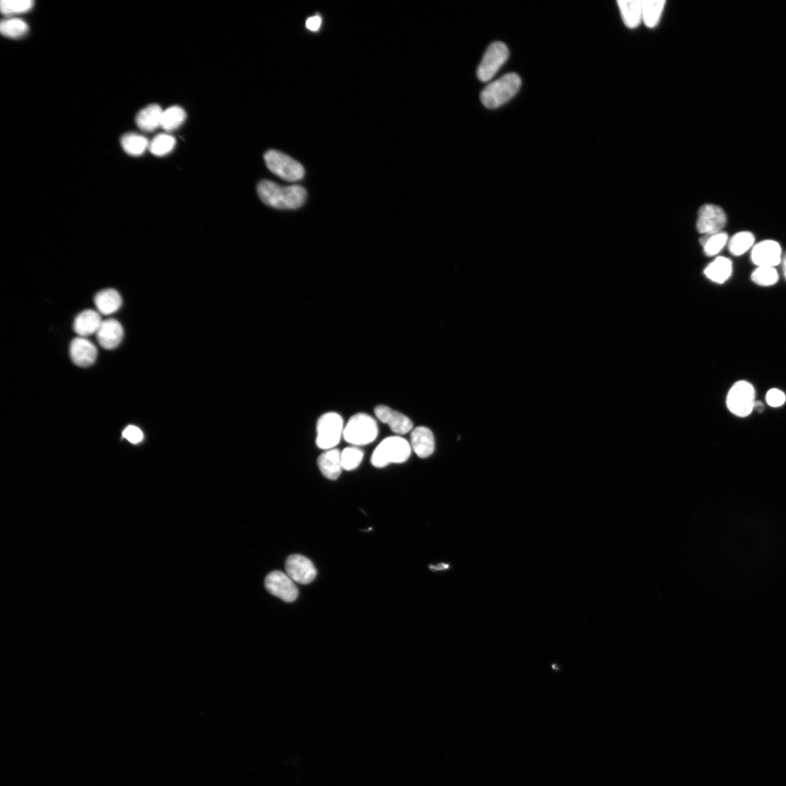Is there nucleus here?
<instances>
[{"label": "nucleus", "mask_w": 786, "mask_h": 786, "mask_svg": "<svg viewBox=\"0 0 786 786\" xmlns=\"http://www.w3.org/2000/svg\"><path fill=\"white\" fill-rule=\"evenodd\" d=\"M261 201L278 209H296L304 205L307 191L301 186L283 187L273 181H262L257 187Z\"/></svg>", "instance_id": "1"}, {"label": "nucleus", "mask_w": 786, "mask_h": 786, "mask_svg": "<svg viewBox=\"0 0 786 786\" xmlns=\"http://www.w3.org/2000/svg\"><path fill=\"white\" fill-rule=\"evenodd\" d=\"M521 85L520 77L510 73L490 83L481 93L484 107L496 109L510 101L519 91Z\"/></svg>", "instance_id": "2"}, {"label": "nucleus", "mask_w": 786, "mask_h": 786, "mask_svg": "<svg viewBox=\"0 0 786 786\" xmlns=\"http://www.w3.org/2000/svg\"><path fill=\"white\" fill-rule=\"evenodd\" d=\"M411 453L409 443L401 436H391L384 439L374 451L370 462L378 468L392 463H403L409 460Z\"/></svg>", "instance_id": "3"}, {"label": "nucleus", "mask_w": 786, "mask_h": 786, "mask_svg": "<svg viewBox=\"0 0 786 786\" xmlns=\"http://www.w3.org/2000/svg\"><path fill=\"white\" fill-rule=\"evenodd\" d=\"M379 428L376 420L368 414H355L345 425L343 438L354 447L366 446L376 440Z\"/></svg>", "instance_id": "4"}, {"label": "nucleus", "mask_w": 786, "mask_h": 786, "mask_svg": "<svg viewBox=\"0 0 786 786\" xmlns=\"http://www.w3.org/2000/svg\"><path fill=\"white\" fill-rule=\"evenodd\" d=\"M344 428V422L339 413L332 411L323 414L317 422L318 447L324 450L334 449L343 437Z\"/></svg>", "instance_id": "5"}, {"label": "nucleus", "mask_w": 786, "mask_h": 786, "mask_svg": "<svg viewBox=\"0 0 786 786\" xmlns=\"http://www.w3.org/2000/svg\"><path fill=\"white\" fill-rule=\"evenodd\" d=\"M265 161L271 172L285 181H296L305 176L303 166L281 152L268 151L265 154Z\"/></svg>", "instance_id": "6"}, {"label": "nucleus", "mask_w": 786, "mask_h": 786, "mask_svg": "<svg viewBox=\"0 0 786 786\" xmlns=\"http://www.w3.org/2000/svg\"><path fill=\"white\" fill-rule=\"evenodd\" d=\"M755 402V390L753 385L747 381L734 384L726 398L727 408L740 418L750 416Z\"/></svg>", "instance_id": "7"}, {"label": "nucleus", "mask_w": 786, "mask_h": 786, "mask_svg": "<svg viewBox=\"0 0 786 786\" xmlns=\"http://www.w3.org/2000/svg\"><path fill=\"white\" fill-rule=\"evenodd\" d=\"M509 57L507 46L502 42H494L485 51L478 71L477 76L481 82H488L506 62Z\"/></svg>", "instance_id": "8"}, {"label": "nucleus", "mask_w": 786, "mask_h": 786, "mask_svg": "<svg viewBox=\"0 0 786 786\" xmlns=\"http://www.w3.org/2000/svg\"><path fill=\"white\" fill-rule=\"evenodd\" d=\"M727 219L724 210L720 206L708 204L699 208L697 220V230L704 235L722 232Z\"/></svg>", "instance_id": "9"}, {"label": "nucleus", "mask_w": 786, "mask_h": 786, "mask_svg": "<svg viewBox=\"0 0 786 786\" xmlns=\"http://www.w3.org/2000/svg\"><path fill=\"white\" fill-rule=\"evenodd\" d=\"M267 591L283 602L292 603L298 595L294 582L281 571H274L269 573L265 581Z\"/></svg>", "instance_id": "10"}, {"label": "nucleus", "mask_w": 786, "mask_h": 786, "mask_svg": "<svg viewBox=\"0 0 786 786\" xmlns=\"http://www.w3.org/2000/svg\"><path fill=\"white\" fill-rule=\"evenodd\" d=\"M287 575L295 582L307 584L316 579L317 571L312 562L301 555H292L285 562Z\"/></svg>", "instance_id": "11"}, {"label": "nucleus", "mask_w": 786, "mask_h": 786, "mask_svg": "<svg viewBox=\"0 0 786 786\" xmlns=\"http://www.w3.org/2000/svg\"><path fill=\"white\" fill-rule=\"evenodd\" d=\"M751 260L757 267H776L782 262V249L778 242L766 240L753 247Z\"/></svg>", "instance_id": "12"}, {"label": "nucleus", "mask_w": 786, "mask_h": 786, "mask_svg": "<svg viewBox=\"0 0 786 786\" xmlns=\"http://www.w3.org/2000/svg\"><path fill=\"white\" fill-rule=\"evenodd\" d=\"M377 419L388 425L391 431L398 435H405L412 431L413 424L404 413L393 410L385 405H379L375 409Z\"/></svg>", "instance_id": "13"}, {"label": "nucleus", "mask_w": 786, "mask_h": 786, "mask_svg": "<svg viewBox=\"0 0 786 786\" xmlns=\"http://www.w3.org/2000/svg\"><path fill=\"white\" fill-rule=\"evenodd\" d=\"M97 355V348L87 339L77 337L71 343V359L78 366L88 367L91 366L96 361Z\"/></svg>", "instance_id": "14"}, {"label": "nucleus", "mask_w": 786, "mask_h": 786, "mask_svg": "<svg viewBox=\"0 0 786 786\" xmlns=\"http://www.w3.org/2000/svg\"><path fill=\"white\" fill-rule=\"evenodd\" d=\"M123 328L116 320L103 321L96 333L97 340L102 348L112 350L117 348L123 338Z\"/></svg>", "instance_id": "15"}, {"label": "nucleus", "mask_w": 786, "mask_h": 786, "mask_svg": "<svg viewBox=\"0 0 786 786\" xmlns=\"http://www.w3.org/2000/svg\"><path fill=\"white\" fill-rule=\"evenodd\" d=\"M411 447L422 459L430 456L435 450V438L430 429L420 426L412 430Z\"/></svg>", "instance_id": "16"}, {"label": "nucleus", "mask_w": 786, "mask_h": 786, "mask_svg": "<svg viewBox=\"0 0 786 786\" xmlns=\"http://www.w3.org/2000/svg\"><path fill=\"white\" fill-rule=\"evenodd\" d=\"M103 321L100 314L93 310H84L78 314L74 322V330L80 337L96 334Z\"/></svg>", "instance_id": "17"}, {"label": "nucleus", "mask_w": 786, "mask_h": 786, "mask_svg": "<svg viewBox=\"0 0 786 786\" xmlns=\"http://www.w3.org/2000/svg\"><path fill=\"white\" fill-rule=\"evenodd\" d=\"M318 465L325 478L337 480L343 470L340 451L337 449L327 450L319 457Z\"/></svg>", "instance_id": "18"}, {"label": "nucleus", "mask_w": 786, "mask_h": 786, "mask_svg": "<svg viewBox=\"0 0 786 786\" xmlns=\"http://www.w3.org/2000/svg\"><path fill=\"white\" fill-rule=\"evenodd\" d=\"M163 111L159 105H149L138 113L136 123L142 131L153 132L161 127Z\"/></svg>", "instance_id": "19"}, {"label": "nucleus", "mask_w": 786, "mask_h": 786, "mask_svg": "<svg viewBox=\"0 0 786 786\" xmlns=\"http://www.w3.org/2000/svg\"><path fill=\"white\" fill-rule=\"evenodd\" d=\"M94 303L100 313L108 316L120 308L123 299L118 292L109 289L99 292L94 298Z\"/></svg>", "instance_id": "20"}, {"label": "nucleus", "mask_w": 786, "mask_h": 786, "mask_svg": "<svg viewBox=\"0 0 786 786\" xmlns=\"http://www.w3.org/2000/svg\"><path fill=\"white\" fill-rule=\"evenodd\" d=\"M704 274L711 280L722 284L732 276V261L724 256L717 257L706 268Z\"/></svg>", "instance_id": "21"}, {"label": "nucleus", "mask_w": 786, "mask_h": 786, "mask_svg": "<svg viewBox=\"0 0 786 786\" xmlns=\"http://www.w3.org/2000/svg\"><path fill=\"white\" fill-rule=\"evenodd\" d=\"M618 4L623 22L628 28H636L642 23L640 0H620Z\"/></svg>", "instance_id": "22"}, {"label": "nucleus", "mask_w": 786, "mask_h": 786, "mask_svg": "<svg viewBox=\"0 0 786 786\" xmlns=\"http://www.w3.org/2000/svg\"><path fill=\"white\" fill-rule=\"evenodd\" d=\"M664 0H641L642 23L649 28L659 24L665 8Z\"/></svg>", "instance_id": "23"}, {"label": "nucleus", "mask_w": 786, "mask_h": 786, "mask_svg": "<svg viewBox=\"0 0 786 786\" xmlns=\"http://www.w3.org/2000/svg\"><path fill=\"white\" fill-rule=\"evenodd\" d=\"M148 139L137 134H127L121 139L123 150L131 156H141L150 148Z\"/></svg>", "instance_id": "24"}, {"label": "nucleus", "mask_w": 786, "mask_h": 786, "mask_svg": "<svg viewBox=\"0 0 786 786\" xmlns=\"http://www.w3.org/2000/svg\"><path fill=\"white\" fill-rule=\"evenodd\" d=\"M755 237L751 232H740L733 235L728 242L729 251L735 256H740L753 247Z\"/></svg>", "instance_id": "25"}, {"label": "nucleus", "mask_w": 786, "mask_h": 786, "mask_svg": "<svg viewBox=\"0 0 786 786\" xmlns=\"http://www.w3.org/2000/svg\"><path fill=\"white\" fill-rule=\"evenodd\" d=\"M187 118L185 111L174 106L163 111L161 127L166 132H172L180 127Z\"/></svg>", "instance_id": "26"}, {"label": "nucleus", "mask_w": 786, "mask_h": 786, "mask_svg": "<svg viewBox=\"0 0 786 786\" xmlns=\"http://www.w3.org/2000/svg\"><path fill=\"white\" fill-rule=\"evenodd\" d=\"M729 242L726 233L721 232L711 235H704L699 240L700 244L704 247V253L708 256L719 254Z\"/></svg>", "instance_id": "27"}, {"label": "nucleus", "mask_w": 786, "mask_h": 786, "mask_svg": "<svg viewBox=\"0 0 786 786\" xmlns=\"http://www.w3.org/2000/svg\"><path fill=\"white\" fill-rule=\"evenodd\" d=\"M28 28H30L24 21L16 18L5 19L0 24L1 34L11 39L23 37L28 33Z\"/></svg>", "instance_id": "28"}, {"label": "nucleus", "mask_w": 786, "mask_h": 786, "mask_svg": "<svg viewBox=\"0 0 786 786\" xmlns=\"http://www.w3.org/2000/svg\"><path fill=\"white\" fill-rule=\"evenodd\" d=\"M176 145V139L172 136L161 134L156 136L150 142L149 150L157 157H163L172 151Z\"/></svg>", "instance_id": "29"}, {"label": "nucleus", "mask_w": 786, "mask_h": 786, "mask_svg": "<svg viewBox=\"0 0 786 786\" xmlns=\"http://www.w3.org/2000/svg\"><path fill=\"white\" fill-rule=\"evenodd\" d=\"M34 5L33 0H2L0 9L4 16L12 17L30 11Z\"/></svg>", "instance_id": "30"}, {"label": "nucleus", "mask_w": 786, "mask_h": 786, "mask_svg": "<svg viewBox=\"0 0 786 786\" xmlns=\"http://www.w3.org/2000/svg\"><path fill=\"white\" fill-rule=\"evenodd\" d=\"M778 280L779 276L775 267H757L751 274V280L760 287H771Z\"/></svg>", "instance_id": "31"}, {"label": "nucleus", "mask_w": 786, "mask_h": 786, "mask_svg": "<svg viewBox=\"0 0 786 786\" xmlns=\"http://www.w3.org/2000/svg\"><path fill=\"white\" fill-rule=\"evenodd\" d=\"M364 458V452L357 447H347L341 452L342 469L351 471L358 467Z\"/></svg>", "instance_id": "32"}, {"label": "nucleus", "mask_w": 786, "mask_h": 786, "mask_svg": "<svg viewBox=\"0 0 786 786\" xmlns=\"http://www.w3.org/2000/svg\"><path fill=\"white\" fill-rule=\"evenodd\" d=\"M786 400V396L783 392L778 389H771L769 391L766 395V401L771 407L777 408L782 407Z\"/></svg>", "instance_id": "33"}, {"label": "nucleus", "mask_w": 786, "mask_h": 786, "mask_svg": "<svg viewBox=\"0 0 786 786\" xmlns=\"http://www.w3.org/2000/svg\"><path fill=\"white\" fill-rule=\"evenodd\" d=\"M123 436L132 444H138L143 439L141 431L139 427L134 425L127 427L123 433Z\"/></svg>", "instance_id": "34"}, {"label": "nucleus", "mask_w": 786, "mask_h": 786, "mask_svg": "<svg viewBox=\"0 0 786 786\" xmlns=\"http://www.w3.org/2000/svg\"><path fill=\"white\" fill-rule=\"evenodd\" d=\"M322 23V19L320 17L316 16L309 18L306 21V26L309 30L312 32H317Z\"/></svg>", "instance_id": "35"}, {"label": "nucleus", "mask_w": 786, "mask_h": 786, "mask_svg": "<svg viewBox=\"0 0 786 786\" xmlns=\"http://www.w3.org/2000/svg\"><path fill=\"white\" fill-rule=\"evenodd\" d=\"M753 410L758 412H762L765 410V405L761 402H755Z\"/></svg>", "instance_id": "36"}, {"label": "nucleus", "mask_w": 786, "mask_h": 786, "mask_svg": "<svg viewBox=\"0 0 786 786\" xmlns=\"http://www.w3.org/2000/svg\"><path fill=\"white\" fill-rule=\"evenodd\" d=\"M447 568H449V565L448 564H440L436 566H430V569H432L433 571L445 569H447Z\"/></svg>", "instance_id": "37"}, {"label": "nucleus", "mask_w": 786, "mask_h": 786, "mask_svg": "<svg viewBox=\"0 0 786 786\" xmlns=\"http://www.w3.org/2000/svg\"><path fill=\"white\" fill-rule=\"evenodd\" d=\"M783 264V273H784L785 278L786 279V254L784 256Z\"/></svg>", "instance_id": "38"}]
</instances>
